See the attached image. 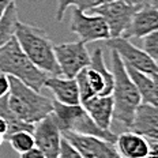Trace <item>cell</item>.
<instances>
[{"label":"cell","instance_id":"1","mask_svg":"<svg viewBox=\"0 0 158 158\" xmlns=\"http://www.w3.org/2000/svg\"><path fill=\"white\" fill-rule=\"evenodd\" d=\"M15 40L25 55L31 60V63L41 71L47 72L49 77L61 75L56 60L53 42L42 29L33 25L18 22L15 29Z\"/></svg>","mask_w":158,"mask_h":158},{"label":"cell","instance_id":"2","mask_svg":"<svg viewBox=\"0 0 158 158\" xmlns=\"http://www.w3.org/2000/svg\"><path fill=\"white\" fill-rule=\"evenodd\" d=\"M112 74H113V90H112V98H113V118L120 121L124 127L130 128L135 110L142 102L140 94L136 86L131 81L127 68L121 61L117 52L112 51Z\"/></svg>","mask_w":158,"mask_h":158},{"label":"cell","instance_id":"3","mask_svg":"<svg viewBox=\"0 0 158 158\" xmlns=\"http://www.w3.org/2000/svg\"><path fill=\"white\" fill-rule=\"evenodd\" d=\"M8 78L10 91L7 94V104L16 117L25 123L35 124L52 113V100L22 83L16 78Z\"/></svg>","mask_w":158,"mask_h":158},{"label":"cell","instance_id":"4","mask_svg":"<svg viewBox=\"0 0 158 158\" xmlns=\"http://www.w3.org/2000/svg\"><path fill=\"white\" fill-rule=\"evenodd\" d=\"M0 72L16 78L35 91H41L44 89V83L49 77L47 72L41 71L31 63L15 37L0 48Z\"/></svg>","mask_w":158,"mask_h":158},{"label":"cell","instance_id":"5","mask_svg":"<svg viewBox=\"0 0 158 158\" xmlns=\"http://www.w3.org/2000/svg\"><path fill=\"white\" fill-rule=\"evenodd\" d=\"M52 105H53L52 116L61 132H74L101 138L113 143L116 142L117 135H114L110 130H102L101 127H98L81 104L64 105L57 102L56 100H52Z\"/></svg>","mask_w":158,"mask_h":158},{"label":"cell","instance_id":"6","mask_svg":"<svg viewBox=\"0 0 158 158\" xmlns=\"http://www.w3.org/2000/svg\"><path fill=\"white\" fill-rule=\"evenodd\" d=\"M78 83L81 104L94 95H110L113 90V74L105 64L104 52L95 48L91 55L90 64L75 77Z\"/></svg>","mask_w":158,"mask_h":158},{"label":"cell","instance_id":"7","mask_svg":"<svg viewBox=\"0 0 158 158\" xmlns=\"http://www.w3.org/2000/svg\"><path fill=\"white\" fill-rule=\"evenodd\" d=\"M70 30L85 44L106 41L110 38L109 27L102 16L98 14H89L75 7L71 14Z\"/></svg>","mask_w":158,"mask_h":158},{"label":"cell","instance_id":"8","mask_svg":"<svg viewBox=\"0 0 158 158\" xmlns=\"http://www.w3.org/2000/svg\"><path fill=\"white\" fill-rule=\"evenodd\" d=\"M53 49L63 77L75 78L83 68L90 64L91 55L89 53L86 44L81 40L55 45Z\"/></svg>","mask_w":158,"mask_h":158},{"label":"cell","instance_id":"9","mask_svg":"<svg viewBox=\"0 0 158 158\" xmlns=\"http://www.w3.org/2000/svg\"><path fill=\"white\" fill-rule=\"evenodd\" d=\"M108 48L117 52L126 67H131L144 74H158V63L153 60L142 48H138L130 40L124 37H114L105 41Z\"/></svg>","mask_w":158,"mask_h":158},{"label":"cell","instance_id":"10","mask_svg":"<svg viewBox=\"0 0 158 158\" xmlns=\"http://www.w3.org/2000/svg\"><path fill=\"white\" fill-rule=\"evenodd\" d=\"M139 7V4H132L126 0H109V2L101 4L100 7L91 10V12L102 16L109 27L110 38H114L123 35L135 11Z\"/></svg>","mask_w":158,"mask_h":158},{"label":"cell","instance_id":"11","mask_svg":"<svg viewBox=\"0 0 158 158\" xmlns=\"http://www.w3.org/2000/svg\"><path fill=\"white\" fill-rule=\"evenodd\" d=\"M63 138L70 142L83 157L91 158H123L113 142L95 136L79 135L74 132H61Z\"/></svg>","mask_w":158,"mask_h":158},{"label":"cell","instance_id":"12","mask_svg":"<svg viewBox=\"0 0 158 158\" xmlns=\"http://www.w3.org/2000/svg\"><path fill=\"white\" fill-rule=\"evenodd\" d=\"M35 147L44 153L47 158H57L61 143V131L59 130L52 113L34 124L33 130Z\"/></svg>","mask_w":158,"mask_h":158},{"label":"cell","instance_id":"13","mask_svg":"<svg viewBox=\"0 0 158 158\" xmlns=\"http://www.w3.org/2000/svg\"><path fill=\"white\" fill-rule=\"evenodd\" d=\"M158 30V8L153 4H143L135 11L130 25L121 37L143 38L144 35Z\"/></svg>","mask_w":158,"mask_h":158},{"label":"cell","instance_id":"14","mask_svg":"<svg viewBox=\"0 0 158 158\" xmlns=\"http://www.w3.org/2000/svg\"><path fill=\"white\" fill-rule=\"evenodd\" d=\"M130 130L150 142H158V105L140 102L135 110Z\"/></svg>","mask_w":158,"mask_h":158},{"label":"cell","instance_id":"15","mask_svg":"<svg viewBox=\"0 0 158 158\" xmlns=\"http://www.w3.org/2000/svg\"><path fill=\"white\" fill-rule=\"evenodd\" d=\"M44 87L53 94L55 100L64 105H78L81 104L78 83L75 78H67L63 75L48 77Z\"/></svg>","mask_w":158,"mask_h":158},{"label":"cell","instance_id":"16","mask_svg":"<svg viewBox=\"0 0 158 158\" xmlns=\"http://www.w3.org/2000/svg\"><path fill=\"white\" fill-rule=\"evenodd\" d=\"M86 109L98 127L102 130H110L112 120H113V98L112 95H94L81 104Z\"/></svg>","mask_w":158,"mask_h":158},{"label":"cell","instance_id":"17","mask_svg":"<svg viewBox=\"0 0 158 158\" xmlns=\"http://www.w3.org/2000/svg\"><path fill=\"white\" fill-rule=\"evenodd\" d=\"M114 146L123 158H146L150 149L149 140L131 130L117 135Z\"/></svg>","mask_w":158,"mask_h":158},{"label":"cell","instance_id":"18","mask_svg":"<svg viewBox=\"0 0 158 158\" xmlns=\"http://www.w3.org/2000/svg\"><path fill=\"white\" fill-rule=\"evenodd\" d=\"M126 68L131 81L134 82V85L136 86L138 91H139L142 102L158 105V95H157L156 83L153 81V77L149 74H144V72L136 71L131 67H126Z\"/></svg>","mask_w":158,"mask_h":158},{"label":"cell","instance_id":"19","mask_svg":"<svg viewBox=\"0 0 158 158\" xmlns=\"http://www.w3.org/2000/svg\"><path fill=\"white\" fill-rule=\"evenodd\" d=\"M18 22V8H16L15 0H11L4 14L0 18V48L14 37Z\"/></svg>","mask_w":158,"mask_h":158},{"label":"cell","instance_id":"20","mask_svg":"<svg viewBox=\"0 0 158 158\" xmlns=\"http://www.w3.org/2000/svg\"><path fill=\"white\" fill-rule=\"evenodd\" d=\"M7 142L11 144L12 149H14L16 153H19V154L25 153V151L30 150V149H33V147L35 146L33 132L31 131H26V130L16 131V132L11 134L7 138Z\"/></svg>","mask_w":158,"mask_h":158},{"label":"cell","instance_id":"21","mask_svg":"<svg viewBox=\"0 0 158 158\" xmlns=\"http://www.w3.org/2000/svg\"><path fill=\"white\" fill-rule=\"evenodd\" d=\"M142 49L156 61V63H158V30L144 35Z\"/></svg>","mask_w":158,"mask_h":158},{"label":"cell","instance_id":"22","mask_svg":"<svg viewBox=\"0 0 158 158\" xmlns=\"http://www.w3.org/2000/svg\"><path fill=\"white\" fill-rule=\"evenodd\" d=\"M61 136H63V135H61ZM57 158H83V156H82L81 151L75 149L65 138H61L60 151H59Z\"/></svg>","mask_w":158,"mask_h":158},{"label":"cell","instance_id":"23","mask_svg":"<svg viewBox=\"0 0 158 158\" xmlns=\"http://www.w3.org/2000/svg\"><path fill=\"white\" fill-rule=\"evenodd\" d=\"M106 2H109V0H70V6H74L75 8L89 12Z\"/></svg>","mask_w":158,"mask_h":158},{"label":"cell","instance_id":"24","mask_svg":"<svg viewBox=\"0 0 158 158\" xmlns=\"http://www.w3.org/2000/svg\"><path fill=\"white\" fill-rule=\"evenodd\" d=\"M70 7V0H57V10H56V21L61 22L65 15V11Z\"/></svg>","mask_w":158,"mask_h":158},{"label":"cell","instance_id":"25","mask_svg":"<svg viewBox=\"0 0 158 158\" xmlns=\"http://www.w3.org/2000/svg\"><path fill=\"white\" fill-rule=\"evenodd\" d=\"M10 91V78L8 75L0 72V98L6 97Z\"/></svg>","mask_w":158,"mask_h":158},{"label":"cell","instance_id":"26","mask_svg":"<svg viewBox=\"0 0 158 158\" xmlns=\"http://www.w3.org/2000/svg\"><path fill=\"white\" fill-rule=\"evenodd\" d=\"M21 156V158H47L44 156V153H42L41 150L38 149V147H33V149L30 150H27V151H25V153H22V154H19Z\"/></svg>","mask_w":158,"mask_h":158},{"label":"cell","instance_id":"27","mask_svg":"<svg viewBox=\"0 0 158 158\" xmlns=\"http://www.w3.org/2000/svg\"><path fill=\"white\" fill-rule=\"evenodd\" d=\"M146 158H158V142H151Z\"/></svg>","mask_w":158,"mask_h":158},{"label":"cell","instance_id":"28","mask_svg":"<svg viewBox=\"0 0 158 158\" xmlns=\"http://www.w3.org/2000/svg\"><path fill=\"white\" fill-rule=\"evenodd\" d=\"M0 134L4 135V136L7 134V123H6V120L2 116H0Z\"/></svg>","mask_w":158,"mask_h":158},{"label":"cell","instance_id":"29","mask_svg":"<svg viewBox=\"0 0 158 158\" xmlns=\"http://www.w3.org/2000/svg\"><path fill=\"white\" fill-rule=\"evenodd\" d=\"M10 2H11V0H0V18L4 14V11H6V8H7V6L10 4Z\"/></svg>","mask_w":158,"mask_h":158},{"label":"cell","instance_id":"30","mask_svg":"<svg viewBox=\"0 0 158 158\" xmlns=\"http://www.w3.org/2000/svg\"><path fill=\"white\" fill-rule=\"evenodd\" d=\"M151 77H153V81H154V83H156V90H157V95H158V74H153Z\"/></svg>","mask_w":158,"mask_h":158},{"label":"cell","instance_id":"31","mask_svg":"<svg viewBox=\"0 0 158 158\" xmlns=\"http://www.w3.org/2000/svg\"><path fill=\"white\" fill-rule=\"evenodd\" d=\"M3 142H4V135H2L0 134V146L3 144Z\"/></svg>","mask_w":158,"mask_h":158},{"label":"cell","instance_id":"32","mask_svg":"<svg viewBox=\"0 0 158 158\" xmlns=\"http://www.w3.org/2000/svg\"><path fill=\"white\" fill-rule=\"evenodd\" d=\"M151 4H153V6H156V7L158 8V0H153V2H151Z\"/></svg>","mask_w":158,"mask_h":158},{"label":"cell","instance_id":"33","mask_svg":"<svg viewBox=\"0 0 158 158\" xmlns=\"http://www.w3.org/2000/svg\"><path fill=\"white\" fill-rule=\"evenodd\" d=\"M126 2H128V3H132V4H135V2H134V0H126Z\"/></svg>","mask_w":158,"mask_h":158},{"label":"cell","instance_id":"34","mask_svg":"<svg viewBox=\"0 0 158 158\" xmlns=\"http://www.w3.org/2000/svg\"><path fill=\"white\" fill-rule=\"evenodd\" d=\"M83 158H91V157H83Z\"/></svg>","mask_w":158,"mask_h":158}]
</instances>
